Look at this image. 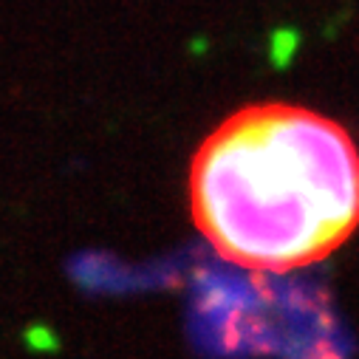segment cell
I'll return each mask as SVG.
<instances>
[{
  "label": "cell",
  "mask_w": 359,
  "mask_h": 359,
  "mask_svg": "<svg viewBox=\"0 0 359 359\" xmlns=\"http://www.w3.org/2000/svg\"><path fill=\"white\" fill-rule=\"evenodd\" d=\"M187 193L196 229L226 263L292 272L359 229V147L320 111L246 105L198 144Z\"/></svg>",
  "instance_id": "1"
}]
</instances>
